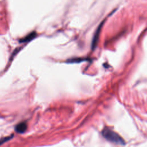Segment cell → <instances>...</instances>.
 <instances>
[{
	"mask_svg": "<svg viewBox=\"0 0 147 147\" xmlns=\"http://www.w3.org/2000/svg\"><path fill=\"white\" fill-rule=\"evenodd\" d=\"M102 134L105 139L113 143L119 145L125 144L124 140L118 133L108 128L103 129L102 132Z\"/></svg>",
	"mask_w": 147,
	"mask_h": 147,
	"instance_id": "6da1fadb",
	"label": "cell"
},
{
	"mask_svg": "<svg viewBox=\"0 0 147 147\" xmlns=\"http://www.w3.org/2000/svg\"><path fill=\"white\" fill-rule=\"evenodd\" d=\"M36 36V32H33L30 33V34H29L28 35H27L26 36H25V38H24L23 39H21L20 40V43H25V42H30V40H32V39L35 38Z\"/></svg>",
	"mask_w": 147,
	"mask_h": 147,
	"instance_id": "3957f363",
	"label": "cell"
},
{
	"mask_svg": "<svg viewBox=\"0 0 147 147\" xmlns=\"http://www.w3.org/2000/svg\"><path fill=\"white\" fill-rule=\"evenodd\" d=\"M86 60V58H74V59H70L69 61L68 62V63H79V62H82L83 61H85Z\"/></svg>",
	"mask_w": 147,
	"mask_h": 147,
	"instance_id": "5b68a950",
	"label": "cell"
},
{
	"mask_svg": "<svg viewBox=\"0 0 147 147\" xmlns=\"http://www.w3.org/2000/svg\"><path fill=\"white\" fill-rule=\"evenodd\" d=\"M102 25L101 24V25L98 27L97 30L96 31V33L94 36V38H93V42H92V48L94 50L97 44V42H98V38H99V32H100V30H101V26Z\"/></svg>",
	"mask_w": 147,
	"mask_h": 147,
	"instance_id": "277c9868",
	"label": "cell"
},
{
	"mask_svg": "<svg viewBox=\"0 0 147 147\" xmlns=\"http://www.w3.org/2000/svg\"><path fill=\"white\" fill-rule=\"evenodd\" d=\"M27 129V124L25 122H21L16 125L15 128V130L16 132L19 133H24Z\"/></svg>",
	"mask_w": 147,
	"mask_h": 147,
	"instance_id": "7a4b0ae2",
	"label": "cell"
}]
</instances>
